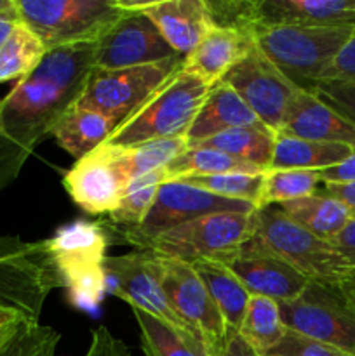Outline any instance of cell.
I'll return each instance as SVG.
<instances>
[{"label":"cell","instance_id":"cell-1","mask_svg":"<svg viewBox=\"0 0 355 356\" xmlns=\"http://www.w3.org/2000/svg\"><path fill=\"white\" fill-rule=\"evenodd\" d=\"M93 70L94 44L51 49L0 99V193L17 179L35 148L79 101Z\"/></svg>","mask_w":355,"mask_h":356},{"label":"cell","instance_id":"cell-2","mask_svg":"<svg viewBox=\"0 0 355 356\" xmlns=\"http://www.w3.org/2000/svg\"><path fill=\"white\" fill-rule=\"evenodd\" d=\"M246 245L278 257L308 282L340 285L355 278V264L345 254L294 225L277 205L254 212L253 233Z\"/></svg>","mask_w":355,"mask_h":356},{"label":"cell","instance_id":"cell-3","mask_svg":"<svg viewBox=\"0 0 355 356\" xmlns=\"http://www.w3.org/2000/svg\"><path fill=\"white\" fill-rule=\"evenodd\" d=\"M209 90V83L181 68L125 118L104 145L132 148L145 143L184 138Z\"/></svg>","mask_w":355,"mask_h":356},{"label":"cell","instance_id":"cell-4","mask_svg":"<svg viewBox=\"0 0 355 356\" xmlns=\"http://www.w3.org/2000/svg\"><path fill=\"white\" fill-rule=\"evenodd\" d=\"M354 31L355 28L258 26L254 44L292 83L308 90L322 79Z\"/></svg>","mask_w":355,"mask_h":356},{"label":"cell","instance_id":"cell-5","mask_svg":"<svg viewBox=\"0 0 355 356\" xmlns=\"http://www.w3.org/2000/svg\"><path fill=\"white\" fill-rule=\"evenodd\" d=\"M63 287L77 308L94 309L104 291L108 236L96 222L73 221L45 240Z\"/></svg>","mask_w":355,"mask_h":356},{"label":"cell","instance_id":"cell-6","mask_svg":"<svg viewBox=\"0 0 355 356\" xmlns=\"http://www.w3.org/2000/svg\"><path fill=\"white\" fill-rule=\"evenodd\" d=\"M63 287L56 264L42 242L0 236V306L38 322L49 294Z\"/></svg>","mask_w":355,"mask_h":356},{"label":"cell","instance_id":"cell-7","mask_svg":"<svg viewBox=\"0 0 355 356\" xmlns=\"http://www.w3.org/2000/svg\"><path fill=\"white\" fill-rule=\"evenodd\" d=\"M19 21L47 51L63 45L96 44L125 10L118 0H16Z\"/></svg>","mask_w":355,"mask_h":356},{"label":"cell","instance_id":"cell-8","mask_svg":"<svg viewBox=\"0 0 355 356\" xmlns=\"http://www.w3.org/2000/svg\"><path fill=\"white\" fill-rule=\"evenodd\" d=\"M254 212H212L200 216L160 233L141 249L183 263L218 259L239 250L249 240Z\"/></svg>","mask_w":355,"mask_h":356},{"label":"cell","instance_id":"cell-9","mask_svg":"<svg viewBox=\"0 0 355 356\" xmlns=\"http://www.w3.org/2000/svg\"><path fill=\"white\" fill-rule=\"evenodd\" d=\"M278 306L287 330L355 356V308L341 284L308 282L298 298Z\"/></svg>","mask_w":355,"mask_h":356},{"label":"cell","instance_id":"cell-10","mask_svg":"<svg viewBox=\"0 0 355 356\" xmlns=\"http://www.w3.org/2000/svg\"><path fill=\"white\" fill-rule=\"evenodd\" d=\"M184 58L166 59L152 65L124 70L90 72L79 103L113 118L118 125L131 117L166 80L183 68Z\"/></svg>","mask_w":355,"mask_h":356},{"label":"cell","instance_id":"cell-11","mask_svg":"<svg viewBox=\"0 0 355 356\" xmlns=\"http://www.w3.org/2000/svg\"><path fill=\"white\" fill-rule=\"evenodd\" d=\"M160 285L173 312L204 344L211 356H223L230 336L211 294L190 263L159 256Z\"/></svg>","mask_w":355,"mask_h":356},{"label":"cell","instance_id":"cell-12","mask_svg":"<svg viewBox=\"0 0 355 356\" xmlns=\"http://www.w3.org/2000/svg\"><path fill=\"white\" fill-rule=\"evenodd\" d=\"M221 82L228 83L253 110L258 120L275 134L281 132L289 106L299 90L256 44L242 61L226 73Z\"/></svg>","mask_w":355,"mask_h":356},{"label":"cell","instance_id":"cell-13","mask_svg":"<svg viewBox=\"0 0 355 356\" xmlns=\"http://www.w3.org/2000/svg\"><path fill=\"white\" fill-rule=\"evenodd\" d=\"M104 291L117 296L131 308L150 313L167 325L191 334L171 308L160 285L159 256L150 250L138 249L124 256L106 257Z\"/></svg>","mask_w":355,"mask_h":356},{"label":"cell","instance_id":"cell-14","mask_svg":"<svg viewBox=\"0 0 355 356\" xmlns=\"http://www.w3.org/2000/svg\"><path fill=\"white\" fill-rule=\"evenodd\" d=\"M256 209L246 202L226 200L216 197L200 188L190 186L178 179H169L160 184L157 191V198L150 209L145 221L134 229L120 232L124 242L132 243L141 249L148 240L155 238L160 233L173 229L183 222L197 219L200 216L212 214V212H254Z\"/></svg>","mask_w":355,"mask_h":356},{"label":"cell","instance_id":"cell-15","mask_svg":"<svg viewBox=\"0 0 355 356\" xmlns=\"http://www.w3.org/2000/svg\"><path fill=\"white\" fill-rule=\"evenodd\" d=\"M129 179L120 148L101 145L73 163L63 177V186L84 212L111 214L120 204Z\"/></svg>","mask_w":355,"mask_h":356},{"label":"cell","instance_id":"cell-16","mask_svg":"<svg viewBox=\"0 0 355 356\" xmlns=\"http://www.w3.org/2000/svg\"><path fill=\"white\" fill-rule=\"evenodd\" d=\"M122 9L124 16L94 44V68L124 70L176 58V52L145 14Z\"/></svg>","mask_w":355,"mask_h":356},{"label":"cell","instance_id":"cell-17","mask_svg":"<svg viewBox=\"0 0 355 356\" xmlns=\"http://www.w3.org/2000/svg\"><path fill=\"white\" fill-rule=\"evenodd\" d=\"M214 261L228 268L251 296L270 298L278 305L296 299L308 285V280L287 263L246 243Z\"/></svg>","mask_w":355,"mask_h":356},{"label":"cell","instance_id":"cell-18","mask_svg":"<svg viewBox=\"0 0 355 356\" xmlns=\"http://www.w3.org/2000/svg\"><path fill=\"white\" fill-rule=\"evenodd\" d=\"M118 3L145 14L181 58H187L212 28L205 0H118Z\"/></svg>","mask_w":355,"mask_h":356},{"label":"cell","instance_id":"cell-19","mask_svg":"<svg viewBox=\"0 0 355 356\" xmlns=\"http://www.w3.org/2000/svg\"><path fill=\"white\" fill-rule=\"evenodd\" d=\"M281 132L310 141L340 143L355 148V125L306 89H299L292 99Z\"/></svg>","mask_w":355,"mask_h":356},{"label":"cell","instance_id":"cell-20","mask_svg":"<svg viewBox=\"0 0 355 356\" xmlns=\"http://www.w3.org/2000/svg\"><path fill=\"white\" fill-rule=\"evenodd\" d=\"M355 28V0H258V26Z\"/></svg>","mask_w":355,"mask_h":356},{"label":"cell","instance_id":"cell-21","mask_svg":"<svg viewBox=\"0 0 355 356\" xmlns=\"http://www.w3.org/2000/svg\"><path fill=\"white\" fill-rule=\"evenodd\" d=\"M254 47V35L230 28L212 26L197 47L184 58L183 70L194 73L211 87L242 61Z\"/></svg>","mask_w":355,"mask_h":356},{"label":"cell","instance_id":"cell-22","mask_svg":"<svg viewBox=\"0 0 355 356\" xmlns=\"http://www.w3.org/2000/svg\"><path fill=\"white\" fill-rule=\"evenodd\" d=\"M251 125H263L258 120L242 97L225 82L211 87L204 104L198 110L197 117L191 122L187 131L188 146L197 145L209 138L221 134L237 127H251Z\"/></svg>","mask_w":355,"mask_h":356},{"label":"cell","instance_id":"cell-23","mask_svg":"<svg viewBox=\"0 0 355 356\" xmlns=\"http://www.w3.org/2000/svg\"><path fill=\"white\" fill-rule=\"evenodd\" d=\"M117 127L118 124L113 118L77 101L59 118L51 136L66 153L79 160L104 145Z\"/></svg>","mask_w":355,"mask_h":356},{"label":"cell","instance_id":"cell-24","mask_svg":"<svg viewBox=\"0 0 355 356\" xmlns=\"http://www.w3.org/2000/svg\"><path fill=\"white\" fill-rule=\"evenodd\" d=\"M190 264L211 294L216 308L221 313L228 336H237L251 298L247 289L219 261L200 259Z\"/></svg>","mask_w":355,"mask_h":356},{"label":"cell","instance_id":"cell-25","mask_svg":"<svg viewBox=\"0 0 355 356\" xmlns=\"http://www.w3.org/2000/svg\"><path fill=\"white\" fill-rule=\"evenodd\" d=\"M294 225L312 233L317 238L331 242L354 219V214L343 202L317 191L298 200L277 205Z\"/></svg>","mask_w":355,"mask_h":356},{"label":"cell","instance_id":"cell-26","mask_svg":"<svg viewBox=\"0 0 355 356\" xmlns=\"http://www.w3.org/2000/svg\"><path fill=\"white\" fill-rule=\"evenodd\" d=\"M354 146L320 143L278 132L270 170H324L343 162L354 153Z\"/></svg>","mask_w":355,"mask_h":356},{"label":"cell","instance_id":"cell-27","mask_svg":"<svg viewBox=\"0 0 355 356\" xmlns=\"http://www.w3.org/2000/svg\"><path fill=\"white\" fill-rule=\"evenodd\" d=\"M275 136L277 134L265 125H251V127L230 129L191 146L219 149L240 162H246L267 172L270 170L271 159H274Z\"/></svg>","mask_w":355,"mask_h":356},{"label":"cell","instance_id":"cell-28","mask_svg":"<svg viewBox=\"0 0 355 356\" xmlns=\"http://www.w3.org/2000/svg\"><path fill=\"white\" fill-rule=\"evenodd\" d=\"M145 356H211L191 334L174 329L150 313L132 308Z\"/></svg>","mask_w":355,"mask_h":356},{"label":"cell","instance_id":"cell-29","mask_svg":"<svg viewBox=\"0 0 355 356\" xmlns=\"http://www.w3.org/2000/svg\"><path fill=\"white\" fill-rule=\"evenodd\" d=\"M285 330L278 302L263 296H251L239 336L258 355H265L281 343Z\"/></svg>","mask_w":355,"mask_h":356},{"label":"cell","instance_id":"cell-30","mask_svg":"<svg viewBox=\"0 0 355 356\" xmlns=\"http://www.w3.org/2000/svg\"><path fill=\"white\" fill-rule=\"evenodd\" d=\"M169 179L187 176H216V174H265V170L233 159L219 149L188 146L166 167Z\"/></svg>","mask_w":355,"mask_h":356},{"label":"cell","instance_id":"cell-31","mask_svg":"<svg viewBox=\"0 0 355 356\" xmlns=\"http://www.w3.org/2000/svg\"><path fill=\"white\" fill-rule=\"evenodd\" d=\"M45 52L47 49L40 38L23 21H17L0 47V83L30 75L40 65Z\"/></svg>","mask_w":355,"mask_h":356},{"label":"cell","instance_id":"cell-32","mask_svg":"<svg viewBox=\"0 0 355 356\" xmlns=\"http://www.w3.org/2000/svg\"><path fill=\"white\" fill-rule=\"evenodd\" d=\"M166 181H169L167 170L160 169L129 183L120 204L117 205V209L111 214H108L111 225L117 226L118 232L138 228L148 216L150 209H152L153 202L157 198V191H159L160 184H164Z\"/></svg>","mask_w":355,"mask_h":356},{"label":"cell","instance_id":"cell-33","mask_svg":"<svg viewBox=\"0 0 355 356\" xmlns=\"http://www.w3.org/2000/svg\"><path fill=\"white\" fill-rule=\"evenodd\" d=\"M320 184L319 170H267L258 209L308 197L319 191Z\"/></svg>","mask_w":355,"mask_h":356},{"label":"cell","instance_id":"cell-34","mask_svg":"<svg viewBox=\"0 0 355 356\" xmlns=\"http://www.w3.org/2000/svg\"><path fill=\"white\" fill-rule=\"evenodd\" d=\"M187 148L188 143L184 138L162 139V141L145 143V145L132 146V148H120V156L132 183L146 174L166 169Z\"/></svg>","mask_w":355,"mask_h":356},{"label":"cell","instance_id":"cell-35","mask_svg":"<svg viewBox=\"0 0 355 356\" xmlns=\"http://www.w3.org/2000/svg\"><path fill=\"white\" fill-rule=\"evenodd\" d=\"M265 174H216V176H187L178 181L209 191L226 200L246 202L254 209L260 205Z\"/></svg>","mask_w":355,"mask_h":356},{"label":"cell","instance_id":"cell-36","mask_svg":"<svg viewBox=\"0 0 355 356\" xmlns=\"http://www.w3.org/2000/svg\"><path fill=\"white\" fill-rule=\"evenodd\" d=\"M61 334L40 322L21 320L0 344V356H56Z\"/></svg>","mask_w":355,"mask_h":356},{"label":"cell","instance_id":"cell-37","mask_svg":"<svg viewBox=\"0 0 355 356\" xmlns=\"http://www.w3.org/2000/svg\"><path fill=\"white\" fill-rule=\"evenodd\" d=\"M212 26L253 33L258 28V0H205Z\"/></svg>","mask_w":355,"mask_h":356},{"label":"cell","instance_id":"cell-38","mask_svg":"<svg viewBox=\"0 0 355 356\" xmlns=\"http://www.w3.org/2000/svg\"><path fill=\"white\" fill-rule=\"evenodd\" d=\"M263 356H348L333 346L301 336L294 330H285L281 343Z\"/></svg>","mask_w":355,"mask_h":356},{"label":"cell","instance_id":"cell-39","mask_svg":"<svg viewBox=\"0 0 355 356\" xmlns=\"http://www.w3.org/2000/svg\"><path fill=\"white\" fill-rule=\"evenodd\" d=\"M308 90L355 125V86L341 82H317Z\"/></svg>","mask_w":355,"mask_h":356},{"label":"cell","instance_id":"cell-40","mask_svg":"<svg viewBox=\"0 0 355 356\" xmlns=\"http://www.w3.org/2000/svg\"><path fill=\"white\" fill-rule=\"evenodd\" d=\"M319 82H341L355 86V31Z\"/></svg>","mask_w":355,"mask_h":356},{"label":"cell","instance_id":"cell-41","mask_svg":"<svg viewBox=\"0 0 355 356\" xmlns=\"http://www.w3.org/2000/svg\"><path fill=\"white\" fill-rule=\"evenodd\" d=\"M84 356H131V350L106 327H97L90 337L89 350Z\"/></svg>","mask_w":355,"mask_h":356},{"label":"cell","instance_id":"cell-42","mask_svg":"<svg viewBox=\"0 0 355 356\" xmlns=\"http://www.w3.org/2000/svg\"><path fill=\"white\" fill-rule=\"evenodd\" d=\"M322 184H354L355 183V149L347 160L320 170Z\"/></svg>","mask_w":355,"mask_h":356},{"label":"cell","instance_id":"cell-43","mask_svg":"<svg viewBox=\"0 0 355 356\" xmlns=\"http://www.w3.org/2000/svg\"><path fill=\"white\" fill-rule=\"evenodd\" d=\"M331 243L355 264V218L345 226L340 235L331 240Z\"/></svg>","mask_w":355,"mask_h":356},{"label":"cell","instance_id":"cell-44","mask_svg":"<svg viewBox=\"0 0 355 356\" xmlns=\"http://www.w3.org/2000/svg\"><path fill=\"white\" fill-rule=\"evenodd\" d=\"M322 193L343 202L355 218V183L354 184H322Z\"/></svg>","mask_w":355,"mask_h":356},{"label":"cell","instance_id":"cell-45","mask_svg":"<svg viewBox=\"0 0 355 356\" xmlns=\"http://www.w3.org/2000/svg\"><path fill=\"white\" fill-rule=\"evenodd\" d=\"M223 356H260V355H258L256 351H254L253 348H251L249 344H247L246 341L237 334V336H232L228 339Z\"/></svg>","mask_w":355,"mask_h":356},{"label":"cell","instance_id":"cell-46","mask_svg":"<svg viewBox=\"0 0 355 356\" xmlns=\"http://www.w3.org/2000/svg\"><path fill=\"white\" fill-rule=\"evenodd\" d=\"M21 320L24 318L17 315V313L3 312V309H0V344L6 341V337L13 332L14 327H16Z\"/></svg>","mask_w":355,"mask_h":356},{"label":"cell","instance_id":"cell-47","mask_svg":"<svg viewBox=\"0 0 355 356\" xmlns=\"http://www.w3.org/2000/svg\"><path fill=\"white\" fill-rule=\"evenodd\" d=\"M19 21V14H17V7L10 13L0 16V47L3 45V42L7 40V37L10 35L13 28L16 26V23Z\"/></svg>","mask_w":355,"mask_h":356},{"label":"cell","instance_id":"cell-48","mask_svg":"<svg viewBox=\"0 0 355 356\" xmlns=\"http://www.w3.org/2000/svg\"><path fill=\"white\" fill-rule=\"evenodd\" d=\"M341 289H343V292L347 294V298L350 299V302L354 305V308H355V278L354 280L341 284Z\"/></svg>","mask_w":355,"mask_h":356},{"label":"cell","instance_id":"cell-49","mask_svg":"<svg viewBox=\"0 0 355 356\" xmlns=\"http://www.w3.org/2000/svg\"><path fill=\"white\" fill-rule=\"evenodd\" d=\"M16 9V0H0V16Z\"/></svg>","mask_w":355,"mask_h":356},{"label":"cell","instance_id":"cell-50","mask_svg":"<svg viewBox=\"0 0 355 356\" xmlns=\"http://www.w3.org/2000/svg\"><path fill=\"white\" fill-rule=\"evenodd\" d=\"M0 309H3V308H2V306H0ZM3 312H7V309H3Z\"/></svg>","mask_w":355,"mask_h":356},{"label":"cell","instance_id":"cell-51","mask_svg":"<svg viewBox=\"0 0 355 356\" xmlns=\"http://www.w3.org/2000/svg\"><path fill=\"white\" fill-rule=\"evenodd\" d=\"M260 356H263V355H260Z\"/></svg>","mask_w":355,"mask_h":356}]
</instances>
